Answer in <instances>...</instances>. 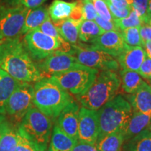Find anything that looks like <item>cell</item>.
<instances>
[{"label": "cell", "instance_id": "1", "mask_svg": "<svg viewBox=\"0 0 151 151\" xmlns=\"http://www.w3.org/2000/svg\"><path fill=\"white\" fill-rule=\"evenodd\" d=\"M0 68L20 82L31 83L44 78L20 38L1 44Z\"/></svg>", "mask_w": 151, "mask_h": 151}, {"label": "cell", "instance_id": "2", "mask_svg": "<svg viewBox=\"0 0 151 151\" xmlns=\"http://www.w3.org/2000/svg\"><path fill=\"white\" fill-rule=\"evenodd\" d=\"M33 88L34 106L52 121L69 103L74 101L69 92L50 78H44L37 81Z\"/></svg>", "mask_w": 151, "mask_h": 151}, {"label": "cell", "instance_id": "3", "mask_svg": "<svg viewBox=\"0 0 151 151\" xmlns=\"http://www.w3.org/2000/svg\"><path fill=\"white\" fill-rule=\"evenodd\" d=\"M120 85V78L114 71H101L90 88L76 97L82 107L97 111L116 97Z\"/></svg>", "mask_w": 151, "mask_h": 151}, {"label": "cell", "instance_id": "4", "mask_svg": "<svg viewBox=\"0 0 151 151\" xmlns=\"http://www.w3.org/2000/svg\"><path fill=\"white\" fill-rule=\"evenodd\" d=\"M19 134L31 143L36 151H48L52 131V120L32 106L18 125Z\"/></svg>", "mask_w": 151, "mask_h": 151}, {"label": "cell", "instance_id": "5", "mask_svg": "<svg viewBox=\"0 0 151 151\" xmlns=\"http://www.w3.org/2000/svg\"><path fill=\"white\" fill-rule=\"evenodd\" d=\"M98 111V138L118 131H122L127 125L133 111L129 101L120 94H117Z\"/></svg>", "mask_w": 151, "mask_h": 151}, {"label": "cell", "instance_id": "6", "mask_svg": "<svg viewBox=\"0 0 151 151\" xmlns=\"http://www.w3.org/2000/svg\"><path fill=\"white\" fill-rule=\"evenodd\" d=\"M22 42L32 59L37 62L44 60L55 52L71 55L72 51V46L69 43H62L38 29L26 34Z\"/></svg>", "mask_w": 151, "mask_h": 151}, {"label": "cell", "instance_id": "7", "mask_svg": "<svg viewBox=\"0 0 151 151\" xmlns=\"http://www.w3.org/2000/svg\"><path fill=\"white\" fill-rule=\"evenodd\" d=\"M98 72L97 69L78 63L72 69L52 75L50 78L69 94L76 96L90 88Z\"/></svg>", "mask_w": 151, "mask_h": 151}, {"label": "cell", "instance_id": "8", "mask_svg": "<svg viewBox=\"0 0 151 151\" xmlns=\"http://www.w3.org/2000/svg\"><path fill=\"white\" fill-rule=\"evenodd\" d=\"M33 93L32 85L22 82L9 98L5 106V115L14 125L18 127L27 111L34 106Z\"/></svg>", "mask_w": 151, "mask_h": 151}, {"label": "cell", "instance_id": "9", "mask_svg": "<svg viewBox=\"0 0 151 151\" xmlns=\"http://www.w3.org/2000/svg\"><path fill=\"white\" fill-rule=\"evenodd\" d=\"M71 55L78 63L97 70L115 71L119 69L118 62L113 56L88 45L79 43L78 46H72Z\"/></svg>", "mask_w": 151, "mask_h": 151}, {"label": "cell", "instance_id": "10", "mask_svg": "<svg viewBox=\"0 0 151 151\" xmlns=\"http://www.w3.org/2000/svg\"><path fill=\"white\" fill-rule=\"evenodd\" d=\"M27 11L20 6H0V36L4 40L20 38Z\"/></svg>", "mask_w": 151, "mask_h": 151}, {"label": "cell", "instance_id": "11", "mask_svg": "<svg viewBox=\"0 0 151 151\" xmlns=\"http://www.w3.org/2000/svg\"><path fill=\"white\" fill-rule=\"evenodd\" d=\"M99 136L98 111L81 107L79 111L78 141L95 146Z\"/></svg>", "mask_w": 151, "mask_h": 151}, {"label": "cell", "instance_id": "12", "mask_svg": "<svg viewBox=\"0 0 151 151\" xmlns=\"http://www.w3.org/2000/svg\"><path fill=\"white\" fill-rule=\"evenodd\" d=\"M78 64L73 55L58 51L38 62L37 65L44 78H50L52 75L69 70Z\"/></svg>", "mask_w": 151, "mask_h": 151}, {"label": "cell", "instance_id": "13", "mask_svg": "<svg viewBox=\"0 0 151 151\" xmlns=\"http://www.w3.org/2000/svg\"><path fill=\"white\" fill-rule=\"evenodd\" d=\"M92 48L106 52L113 58H117L127 48L128 45L124 42L121 32L117 31L105 32L88 45Z\"/></svg>", "mask_w": 151, "mask_h": 151}, {"label": "cell", "instance_id": "14", "mask_svg": "<svg viewBox=\"0 0 151 151\" xmlns=\"http://www.w3.org/2000/svg\"><path fill=\"white\" fill-rule=\"evenodd\" d=\"M80 106L73 101L65 107L58 117L57 124L66 134L78 140V126Z\"/></svg>", "mask_w": 151, "mask_h": 151}, {"label": "cell", "instance_id": "15", "mask_svg": "<svg viewBox=\"0 0 151 151\" xmlns=\"http://www.w3.org/2000/svg\"><path fill=\"white\" fill-rule=\"evenodd\" d=\"M147 57L146 50L142 47L128 46L120 55L117 57L116 60L123 70L137 72Z\"/></svg>", "mask_w": 151, "mask_h": 151}, {"label": "cell", "instance_id": "16", "mask_svg": "<svg viewBox=\"0 0 151 151\" xmlns=\"http://www.w3.org/2000/svg\"><path fill=\"white\" fill-rule=\"evenodd\" d=\"M132 106L133 113H148L151 111V87L145 82L134 93L126 96Z\"/></svg>", "mask_w": 151, "mask_h": 151}, {"label": "cell", "instance_id": "17", "mask_svg": "<svg viewBox=\"0 0 151 151\" xmlns=\"http://www.w3.org/2000/svg\"><path fill=\"white\" fill-rule=\"evenodd\" d=\"M150 123L151 111L148 113H133L127 125L122 131L124 141L132 139L148 128Z\"/></svg>", "mask_w": 151, "mask_h": 151}, {"label": "cell", "instance_id": "18", "mask_svg": "<svg viewBox=\"0 0 151 151\" xmlns=\"http://www.w3.org/2000/svg\"><path fill=\"white\" fill-rule=\"evenodd\" d=\"M83 20H73L72 18H67L65 20L55 21L53 22L57 29L66 42L71 46H78V30L81 22Z\"/></svg>", "mask_w": 151, "mask_h": 151}, {"label": "cell", "instance_id": "19", "mask_svg": "<svg viewBox=\"0 0 151 151\" xmlns=\"http://www.w3.org/2000/svg\"><path fill=\"white\" fill-rule=\"evenodd\" d=\"M78 141L66 134L56 123L52 128L48 151H72Z\"/></svg>", "mask_w": 151, "mask_h": 151}, {"label": "cell", "instance_id": "20", "mask_svg": "<svg viewBox=\"0 0 151 151\" xmlns=\"http://www.w3.org/2000/svg\"><path fill=\"white\" fill-rule=\"evenodd\" d=\"M21 83L0 68V114L5 115L6 104L11 94Z\"/></svg>", "mask_w": 151, "mask_h": 151}, {"label": "cell", "instance_id": "21", "mask_svg": "<svg viewBox=\"0 0 151 151\" xmlns=\"http://www.w3.org/2000/svg\"><path fill=\"white\" fill-rule=\"evenodd\" d=\"M49 18L48 10L46 7L41 6L35 9H28L22 30V35H25L29 32L37 29Z\"/></svg>", "mask_w": 151, "mask_h": 151}, {"label": "cell", "instance_id": "22", "mask_svg": "<svg viewBox=\"0 0 151 151\" xmlns=\"http://www.w3.org/2000/svg\"><path fill=\"white\" fill-rule=\"evenodd\" d=\"M122 151H151L150 124L132 139L124 141Z\"/></svg>", "mask_w": 151, "mask_h": 151}, {"label": "cell", "instance_id": "23", "mask_svg": "<svg viewBox=\"0 0 151 151\" xmlns=\"http://www.w3.org/2000/svg\"><path fill=\"white\" fill-rule=\"evenodd\" d=\"M77 4L78 0L72 2L54 0L48 9L49 16L53 22L71 18Z\"/></svg>", "mask_w": 151, "mask_h": 151}, {"label": "cell", "instance_id": "24", "mask_svg": "<svg viewBox=\"0 0 151 151\" xmlns=\"http://www.w3.org/2000/svg\"><path fill=\"white\" fill-rule=\"evenodd\" d=\"M124 141L122 132L118 131L98 138L95 146L97 151H122Z\"/></svg>", "mask_w": 151, "mask_h": 151}, {"label": "cell", "instance_id": "25", "mask_svg": "<svg viewBox=\"0 0 151 151\" xmlns=\"http://www.w3.org/2000/svg\"><path fill=\"white\" fill-rule=\"evenodd\" d=\"M122 89L125 93H134L146 81L137 72L133 71L121 70L120 71Z\"/></svg>", "mask_w": 151, "mask_h": 151}, {"label": "cell", "instance_id": "26", "mask_svg": "<svg viewBox=\"0 0 151 151\" xmlns=\"http://www.w3.org/2000/svg\"><path fill=\"white\" fill-rule=\"evenodd\" d=\"M104 32L94 20H83L79 27L78 39L82 42L92 43Z\"/></svg>", "mask_w": 151, "mask_h": 151}, {"label": "cell", "instance_id": "27", "mask_svg": "<svg viewBox=\"0 0 151 151\" xmlns=\"http://www.w3.org/2000/svg\"><path fill=\"white\" fill-rule=\"evenodd\" d=\"M20 135L17 126L10 122L0 140V151H13L18 144Z\"/></svg>", "mask_w": 151, "mask_h": 151}, {"label": "cell", "instance_id": "28", "mask_svg": "<svg viewBox=\"0 0 151 151\" xmlns=\"http://www.w3.org/2000/svg\"><path fill=\"white\" fill-rule=\"evenodd\" d=\"M114 22L121 31L130 27H139L143 23L137 12L133 9H132L128 16L120 19H114Z\"/></svg>", "mask_w": 151, "mask_h": 151}, {"label": "cell", "instance_id": "29", "mask_svg": "<svg viewBox=\"0 0 151 151\" xmlns=\"http://www.w3.org/2000/svg\"><path fill=\"white\" fill-rule=\"evenodd\" d=\"M123 39L128 46L144 48V43L139 34V27H130L121 31Z\"/></svg>", "mask_w": 151, "mask_h": 151}, {"label": "cell", "instance_id": "30", "mask_svg": "<svg viewBox=\"0 0 151 151\" xmlns=\"http://www.w3.org/2000/svg\"><path fill=\"white\" fill-rule=\"evenodd\" d=\"M37 29L40 30L41 32H42L43 33L54 38V39H57V40L60 41L62 43H67V42H66L63 39V38L62 37V36L60 35V34L58 32V30L57 29L55 26L54 25L53 22H52L50 18L47 19L46 21L43 22L40 27H38Z\"/></svg>", "mask_w": 151, "mask_h": 151}, {"label": "cell", "instance_id": "31", "mask_svg": "<svg viewBox=\"0 0 151 151\" xmlns=\"http://www.w3.org/2000/svg\"><path fill=\"white\" fill-rule=\"evenodd\" d=\"M93 4L100 18L108 21H114V18L111 14L108 5L104 0H93Z\"/></svg>", "mask_w": 151, "mask_h": 151}, {"label": "cell", "instance_id": "32", "mask_svg": "<svg viewBox=\"0 0 151 151\" xmlns=\"http://www.w3.org/2000/svg\"><path fill=\"white\" fill-rule=\"evenodd\" d=\"M148 1L149 0H133L132 5V9L137 12L143 23L148 16Z\"/></svg>", "mask_w": 151, "mask_h": 151}, {"label": "cell", "instance_id": "33", "mask_svg": "<svg viewBox=\"0 0 151 151\" xmlns=\"http://www.w3.org/2000/svg\"><path fill=\"white\" fill-rule=\"evenodd\" d=\"M81 9L83 20H94L98 16L92 1H81Z\"/></svg>", "mask_w": 151, "mask_h": 151}, {"label": "cell", "instance_id": "34", "mask_svg": "<svg viewBox=\"0 0 151 151\" xmlns=\"http://www.w3.org/2000/svg\"><path fill=\"white\" fill-rule=\"evenodd\" d=\"M47 0H16L11 5V6H23L27 9H32L41 6Z\"/></svg>", "mask_w": 151, "mask_h": 151}, {"label": "cell", "instance_id": "35", "mask_svg": "<svg viewBox=\"0 0 151 151\" xmlns=\"http://www.w3.org/2000/svg\"><path fill=\"white\" fill-rule=\"evenodd\" d=\"M94 22L97 23L99 27L103 30L104 32H109V31H117L119 32V28L116 25V22L114 21H108L105 20L100 18L99 16H97V18L94 19Z\"/></svg>", "mask_w": 151, "mask_h": 151}, {"label": "cell", "instance_id": "36", "mask_svg": "<svg viewBox=\"0 0 151 151\" xmlns=\"http://www.w3.org/2000/svg\"><path fill=\"white\" fill-rule=\"evenodd\" d=\"M107 5H108L109 10H110L111 14L114 19H120L125 18V17L128 16V15L130 14L132 9H119L117 7L114 6L111 4L108 1H106Z\"/></svg>", "mask_w": 151, "mask_h": 151}, {"label": "cell", "instance_id": "37", "mask_svg": "<svg viewBox=\"0 0 151 151\" xmlns=\"http://www.w3.org/2000/svg\"><path fill=\"white\" fill-rule=\"evenodd\" d=\"M137 73L141 76L142 78L149 79L151 76V58H147L141 65Z\"/></svg>", "mask_w": 151, "mask_h": 151}, {"label": "cell", "instance_id": "38", "mask_svg": "<svg viewBox=\"0 0 151 151\" xmlns=\"http://www.w3.org/2000/svg\"><path fill=\"white\" fill-rule=\"evenodd\" d=\"M13 151H36V150L27 139L20 136L18 144Z\"/></svg>", "mask_w": 151, "mask_h": 151}, {"label": "cell", "instance_id": "39", "mask_svg": "<svg viewBox=\"0 0 151 151\" xmlns=\"http://www.w3.org/2000/svg\"><path fill=\"white\" fill-rule=\"evenodd\" d=\"M139 34L144 44L146 41H151V26L143 23L139 27Z\"/></svg>", "mask_w": 151, "mask_h": 151}, {"label": "cell", "instance_id": "40", "mask_svg": "<svg viewBox=\"0 0 151 151\" xmlns=\"http://www.w3.org/2000/svg\"><path fill=\"white\" fill-rule=\"evenodd\" d=\"M109 3L119 9H132L133 0H108Z\"/></svg>", "mask_w": 151, "mask_h": 151}, {"label": "cell", "instance_id": "41", "mask_svg": "<svg viewBox=\"0 0 151 151\" xmlns=\"http://www.w3.org/2000/svg\"><path fill=\"white\" fill-rule=\"evenodd\" d=\"M72 151H97V150L96 146L94 145H90L88 143H81L78 141Z\"/></svg>", "mask_w": 151, "mask_h": 151}, {"label": "cell", "instance_id": "42", "mask_svg": "<svg viewBox=\"0 0 151 151\" xmlns=\"http://www.w3.org/2000/svg\"><path fill=\"white\" fill-rule=\"evenodd\" d=\"M9 123H10V121L6 118L4 115L0 114V140Z\"/></svg>", "mask_w": 151, "mask_h": 151}, {"label": "cell", "instance_id": "43", "mask_svg": "<svg viewBox=\"0 0 151 151\" xmlns=\"http://www.w3.org/2000/svg\"><path fill=\"white\" fill-rule=\"evenodd\" d=\"M144 48L146 49V52L148 58H151V41H146L144 44Z\"/></svg>", "mask_w": 151, "mask_h": 151}, {"label": "cell", "instance_id": "44", "mask_svg": "<svg viewBox=\"0 0 151 151\" xmlns=\"http://www.w3.org/2000/svg\"><path fill=\"white\" fill-rule=\"evenodd\" d=\"M145 23L148 24H149V25L151 26V15H148V18H147Z\"/></svg>", "mask_w": 151, "mask_h": 151}, {"label": "cell", "instance_id": "45", "mask_svg": "<svg viewBox=\"0 0 151 151\" xmlns=\"http://www.w3.org/2000/svg\"><path fill=\"white\" fill-rule=\"evenodd\" d=\"M148 15H151V0H149L148 1Z\"/></svg>", "mask_w": 151, "mask_h": 151}, {"label": "cell", "instance_id": "46", "mask_svg": "<svg viewBox=\"0 0 151 151\" xmlns=\"http://www.w3.org/2000/svg\"><path fill=\"white\" fill-rule=\"evenodd\" d=\"M16 1V0H6V2L8 3L9 5H12Z\"/></svg>", "mask_w": 151, "mask_h": 151}, {"label": "cell", "instance_id": "47", "mask_svg": "<svg viewBox=\"0 0 151 151\" xmlns=\"http://www.w3.org/2000/svg\"><path fill=\"white\" fill-rule=\"evenodd\" d=\"M4 41V39H3V38L1 37V36H0V46H1V43H2V42H3Z\"/></svg>", "mask_w": 151, "mask_h": 151}, {"label": "cell", "instance_id": "48", "mask_svg": "<svg viewBox=\"0 0 151 151\" xmlns=\"http://www.w3.org/2000/svg\"><path fill=\"white\" fill-rule=\"evenodd\" d=\"M81 1H92L93 0H81Z\"/></svg>", "mask_w": 151, "mask_h": 151}, {"label": "cell", "instance_id": "49", "mask_svg": "<svg viewBox=\"0 0 151 151\" xmlns=\"http://www.w3.org/2000/svg\"><path fill=\"white\" fill-rule=\"evenodd\" d=\"M149 85H150V87H151V81H150V84H149Z\"/></svg>", "mask_w": 151, "mask_h": 151}, {"label": "cell", "instance_id": "50", "mask_svg": "<svg viewBox=\"0 0 151 151\" xmlns=\"http://www.w3.org/2000/svg\"><path fill=\"white\" fill-rule=\"evenodd\" d=\"M149 79H150V80H151V76L150 77V78H149Z\"/></svg>", "mask_w": 151, "mask_h": 151}, {"label": "cell", "instance_id": "51", "mask_svg": "<svg viewBox=\"0 0 151 151\" xmlns=\"http://www.w3.org/2000/svg\"><path fill=\"white\" fill-rule=\"evenodd\" d=\"M104 1H108V0H104Z\"/></svg>", "mask_w": 151, "mask_h": 151}, {"label": "cell", "instance_id": "52", "mask_svg": "<svg viewBox=\"0 0 151 151\" xmlns=\"http://www.w3.org/2000/svg\"><path fill=\"white\" fill-rule=\"evenodd\" d=\"M150 127H151V124H150Z\"/></svg>", "mask_w": 151, "mask_h": 151}]
</instances>
